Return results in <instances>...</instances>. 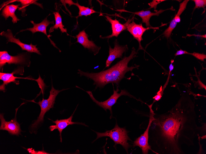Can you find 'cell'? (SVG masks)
Instances as JSON below:
<instances>
[{
  "label": "cell",
  "instance_id": "f546056e",
  "mask_svg": "<svg viewBox=\"0 0 206 154\" xmlns=\"http://www.w3.org/2000/svg\"><path fill=\"white\" fill-rule=\"evenodd\" d=\"M198 81L199 84L200 86L202 88H204L205 90H206V86L202 83L200 81V79Z\"/></svg>",
  "mask_w": 206,
  "mask_h": 154
},
{
  "label": "cell",
  "instance_id": "44dd1931",
  "mask_svg": "<svg viewBox=\"0 0 206 154\" xmlns=\"http://www.w3.org/2000/svg\"><path fill=\"white\" fill-rule=\"evenodd\" d=\"M74 5L77 6L79 10L78 15L76 17L77 19L80 17L90 16L93 14L97 12L92 8L80 5L77 1L76 3L74 2Z\"/></svg>",
  "mask_w": 206,
  "mask_h": 154
},
{
  "label": "cell",
  "instance_id": "ac0fdd59",
  "mask_svg": "<svg viewBox=\"0 0 206 154\" xmlns=\"http://www.w3.org/2000/svg\"><path fill=\"white\" fill-rule=\"evenodd\" d=\"M21 69H19L15 70L11 73H0V79L3 81V83L0 85V91H4L5 90V85L11 82H14L16 84H19L18 81L16 80L17 78H24L14 76V74L18 73Z\"/></svg>",
  "mask_w": 206,
  "mask_h": 154
},
{
  "label": "cell",
  "instance_id": "3957f363",
  "mask_svg": "<svg viewBox=\"0 0 206 154\" xmlns=\"http://www.w3.org/2000/svg\"><path fill=\"white\" fill-rule=\"evenodd\" d=\"M97 135L96 139L94 141L101 137L108 136L113 140L115 145L121 144L128 153V148L131 145L127 142L128 140H130L128 135V132L125 128H120L116 122L114 127L110 130L106 131L104 132H95Z\"/></svg>",
  "mask_w": 206,
  "mask_h": 154
},
{
  "label": "cell",
  "instance_id": "277c9868",
  "mask_svg": "<svg viewBox=\"0 0 206 154\" xmlns=\"http://www.w3.org/2000/svg\"><path fill=\"white\" fill-rule=\"evenodd\" d=\"M65 90H56L54 89L52 83V88L50 92V94L48 99H44L43 97L41 101L39 100L38 104L41 108V111L37 119L31 124L30 127L31 132L36 129L40 124L42 123L44 120V117L45 113L51 109L53 107L56 97L61 92Z\"/></svg>",
  "mask_w": 206,
  "mask_h": 154
},
{
  "label": "cell",
  "instance_id": "ffe728a7",
  "mask_svg": "<svg viewBox=\"0 0 206 154\" xmlns=\"http://www.w3.org/2000/svg\"><path fill=\"white\" fill-rule=\"evenodd\" d=\"M54 15L55 24L50 27L48 31L49 34L53 32L54 29H57L59 28L62 33H66L67 35V29L64 28V26L63 25L62 22V18L59 12H56L53 13Z\"/></svg>",
  "mask_w": 206,
  "mask_h": 154
},
{
  "label": "cell",
  "instance_id": "e0dca14e",
  "mask_svg": "<svg viewBox=\"0 0 206 154\" xmlns=\"http://www.w3.org/2000/svg\"><path fill=\"white\" fill-rule=\"evenodd\" d=\"M31 22L33 25V27L28 28L25 30H21L19 32L25 30L30 31L33 34L37 32H41L45 34L50 39V41L52 42V41H51L49 38V37L51 36L47 35L46 31V29L47 26L50 24H54V22L53 21H49L47 19V17H46L41 22L39 23H35L33 21H31Z\"/></svg>",
  "mask_w": 206,
  "mask_h": 154
},
{
  "label": "cell",
  "instance_id": "83f0119b",
  "mask_svg": "<svg viewBox=\"0 0 206 154\" xmlns=\"http://www.w3.org/2000/svg\"><path fill=\"white\" fill-rule=\"evenodd\" d=\"M162 92L159 90L157 93V94L153 97V98L155 101H158L162 97Z\"/></svg>",
  "mask_w": 206,
  "mask_h": 154
},
{
  "label": "cell",
  "instance_id": "7a4b0ae2",
  "mask_svg": "<svg viewBox=\"0 0 206 154\" xmlns=\"http://www.w3.org/2000/svg\"><path fill=\"white\" fill-rule=\"evenodd\" d=\"M137 53L135 49L133 47L129 56H124L122 60L108 69L98 73H91L78 69L77 73L80 77L84 76L93 80L96 89L104 88L110 83L119 85L120 81L126 77L125 75L127 72L138 68L137 65L130 67L128 66L130 61L136 57Z\"/></svg>",
  "mask_w": 206,
  "mask_h": 154
},
{
  "label": "cell",
  "instance_id": "ba28073f",
  "mask_svg": "<svg viewBox=\"0 0 206 154\" xmlns=\"http://www.w3.org/2000/svg\"><path fill=\"white\" fill-rule=\"evenodd\" d=\"M0 35L5 37L7 39L8 42L14 43L18 45L22 50L41 55L39 51L36 47V45H34L32 43L28 45L22 42L19 38L17 39L14 37L11 30L10 29L7 30L6 31H2L0 33Z\"/></svg>",
  "mask_w": 206,
  "mask_h": 154
},
{
  "label": "cell",
  "instance_id": "6da1fadb",
  "mask_svg": "<svg viewBox=\"0 0 206 154\" xmlns=\"http://www.w3.org/2000/svg\"><path fill=\"white\" fill-rule=\"evenodd\" d=\"M154 117L148 143L156 154H185L184 148L194 146L196 138L204 131L197 123L195 105L188 92L182 93L170 110Z\"/></svg>",
  "mask_w": 206,
  "mask_h": 154
},
{
  "label": "cell",
  "instance_id": "4fadbf2b",
  "mask_svg": "<svg viewBox=\"0 0 206 154\" xmlns=\"http://www.w3.org/2000/svg\"><path fill=\"white\" fill-rule=\"evenodd\" d=\"M189 0H185L179 4V6L177 13L171 22L169 26L162 34L164 37L168 39L170 37L171 33L176 26L178 23L180 22V15L184 10Z\"/></svg>",
  "mask_w": 206,
  "mask_h": 154
},
{
  "label": "cell",
  "instance_id": "603a6c76",
  "mask_svg": "<svg viewBox=\"0 0 206 154\" xmlns=\"http://www.w3.org/2000/svg\"><path fill=\"white\" fill-rule=\"evenodd\" d=\"M165 1L164 0H153L151 2L148 3V5L150 6L148 9L153 8L154 9V11L156 12L157 11L156 10L157 5L160 3Z\"/></svg>",
  "mask_w": 206,
  "mask_h": 154
},
{
  "label": "cell",
  "instance_id": "9c48e42d",
  "mask_svg": "<svg viewBox=\"0 0 206 154\" xmlns=\"http://www.w3.org/2000/svg\"><path fill=\"white\" fill-rule=\"evenodd\" d=\"M114 45L113 48L109 45V55L106 61L105 68H109L116 59L122 58L123 53L128 50L127 45H120L117 40H115Z\"/></svg>",
  "mask_w": 206,
  "mask_h": 154
},
{
  "label": "cell",
  "instance_id": "8fae6325",
  "mask_svg": "<svg viewBox=\"0 0 206 154\" xmlns=\"http://www.w3.org/2000/svg\"><path fill=\"white\" fill-rule=\"evenodd\" d=\"M76 38L77 39L76 42L80 43L84 48L93 52L95 55L98 53L101 49V47L97 46L93 41L89 39L88 36L84 30L80 31Z\"/></svg>",
  "mask_w": 206,
  "mask_h": 154
},
{
  "label": "cell",
  "instance_id": "7402d4cb",
  "mask_svg": "<svg viewBox=\"0 0 206 154\" xmlns=\"http://www.w3.org/2000/svg\"><path fill=\"white\" fill-rule=\"evenodd\" d=\"M192 1H193L195 4L194 10L196 8L199 9L200 8H202L204 9H205V7L206 6V0H192Z\"/></svg>",
  "mask_w": 206,
  "mask_h": 154
},
{
  "label": "cell",
  "instance_id": "d4e9b609",
  "mask_svg": "<svg viewBox=\"0 0 206 154\" xmlns=\"http://www.w3.org/2000/svg\"><path fill=\"white\" fill-rule=\"evenodd\" d=\"M35 0H13L11 2H20L22 4V6H25L30 4H35Z\"/></svg>",
  "mask_w": 206,
  "mask_h": 154
},
{
  "label": "cell",
  "instance_id": "5bb4252c",
  "mask_svg": "<svg viewBox=\"0 0 206 154\" xmlns=\"http://www.w3.org/2000/svg\"><path fill=\"white\" fill-rule=\"evenodd\" d=\"M105 16L111 24L112 32L111 35L102 37L103 38L109 39L113 37H117L122 31L127 29V25L128 23L134 19L133 18L131 19H129L125 23L122 24L116 19L113 20L108 15H105Z\"/></svg>",
  "mask_w": 206,
  "mask_h": 154
},
{
  "label": "cell",
  "instance_id": "d6986e66",
  "mask_svg": "<svg viewBox=\"0 0 206 154\" xmlns=\"http://www.w3.org/2000/svg\"><path fill=\"white\" fill-rule=\"evenodd\" d=\"M19 4H14L6 5L2 10V15L6 20L9 17L12 18V22L15 23L20 20L15 14L16 10L18 8Z\"/></svg>",
  "mask_w": 206,
  "mask_h": 154
},
{
  "label": "cell",
  "instance_id": "52a82bcc",
  "mask_svg": "<svg viewBox=\"0 0 206 154\" xmlns=\"http://www.w3.org/2000/svg\"><path fill=\"white\" fill-rule=\"evenodd\" d=\"M159 27H143L142 24H137L134 20L131 22H129L127 25V30L133 35L134 38L136 39L139 43V46L138 50H144L141 45V41L143 40L142 36L144 33L147 30L150 29H158Z\"/></svg>",
  "mask_w": 206,
  "mask_h": 154
},
{
  "label": "cell",
  "instance_id": "9a60e30c",
  "mask_svg": "<svg viewBox=\"0 0 206 154\" xmlns=\"http://www.w3.org/2000/svg\"><path fill=\"white\" fill-rule=\"evenodd\" d=\"M76 108L74 112L67 119H61L60 120L57 119L55 121H53V122L55 123L56 124V125H52L49 127V128L51 131H52L55 129H57L58 130L60 133V141L61 142H62L61 136L62 131L68 125L76 124H81L85 126H87L86 124L82 123L74 122L72 121L73 115L74 114L75 110H76Z\"/></svg>",
  "mask_w": 206,
  "mask_h": 154
},
{
  "label": "cell",
  "instance_id": "cb8c5ba5",
  "mask_svg": "<svg viewBox=\"0 0 206 154\" xmlns=\"http://www.w3.org/2000/svg\"><path fill=\"white\" fill-rule=\"evenodd\" d=\"M189 54L192 55L197 59L202 61H204V59L206 58V55L203 53L194 52L193 53H189Z\"/></svg>",
  "mask_w": 206,
  "mask_h": 154
},
{
  "label": "cell",
  "instance_id": "5b68a950",
  "mask_svg": "<svg viewBox=\"0 0 206 154\" xmlns=\"http://www.w3.org/2000/svg\"><path fill=\"white\" fill-rule=\"evenodd\" d=\"M113 94L109 98L105 101L101 102L95 99L93 96L92 92L89 91L86 92L89 95L91 99L97 105L102 108L106 111L107 109L109 110L111 115V116H112V107L116 103L117 100L120 96L122 95H126L131 98H134L133 96L130 95L129 93L125 90H121V92L120 93H118V92L119 91V90L118 87H117L116 90H115L113 89Z\"/></svg>",
  "mask_w": 206,
  "mask_h": 154
},
{
  "label": "cell",
  "instance_id": "8992f818",
  "mask_svg": "<svg viewBox=\"0 0 206 154\" xmlns=\"http://www.w3.org/2000/svg\"><path fill=\"white\" fill-rule=\"evenodd\" d=\"M153 104V103L150 105H148L150 110V114L149 123L146 129L143 134L135 140L133 143L134 147L138 146L141 148L143 154H148L149 150L153 152L148 143L149 129L150 124L154 119V116L155 114L152 109Z\"/></svg>",
  "mask_w": 206,
  "mask_h": 154
},
{
  "label": "cell",
  "instance_id": "f1b7e54d",
  "mask_svg": "<svg viewBox=\"0 0 206 154\" xmlns=\"http://www.w3.org/2000/svg\"><path fill=\"white\" fill-rule=\"evenodd\" d=\"M174 60H171V63L170 64L169 66V73L170 74V73L174 69V65H173L172 64L173 62H174Z\"/></svg>",
  "mask_w": 206,
  "mask_h": 154
},
{
  "label": "cell",
  "instance_id": "484cf974",
  "mask_svg": "<svg viewBox=\"0 0 206 154\" xmlns=\"http://www.w3.org/2000/svg\"><path fill=\"white\" fill-rule=\"evenodd\" d=\"M32 148H29L27 149L28 152L31 154H49L43 151H35L34 149H32Z\"/></svg>",
  "mask_w": 206,
  "mask_h": 154
},
{
  "label": "cell",
  "instance_id": "7c38bea8",
  "mask_svg": "<svg viewBox=\"0 0 206 154\" xmlns=\"http://www.w3.org/2000/svg\"><path fill=\"white\" fill-rule=\"evenodd\" d=\"M26 61L25 56L23 54L12 56L9 54L6 51L0 52V68L6 63L8 64H23L25 63Z\"/></svg>",
  "mask_w": 206,
  "mask_h": 154
},
{
  "label": "cell",
  "instance_id": "4316f807",
  "mask_svg": "<svg viewBox=\"0 0 206 154\" xmlns=\"http://www.w3.org/2000/svg\"><path fill=\"white\" fill-rule=\"evenodd\" d=\"M189 53L187 52L185 50H184L181 49L177 50L176 53L175 54V56H177L180 55L184 54H189Z\"/></svg>",
  "mask_w": 206,
  "mask_h": 154
},
{
  "label": "cell",
  "instance_id": "2e32d148",
  "mask_svg": "<svg viewBox=\"0 0 206 154\" xmlns=\"http://www.w3.org/2000/svg\"><path fill=\"white\" fill-rule=\"evenodd\" d=\"M174 10L173 7L172 6L171 8L167 9L165 10L160 9L159 11L155 12H151L150 10H147L144 11L142 10L138 12H132L127 11L124 10H117L118 11L126 12L131 13L133 14H136L139 16L142 19V22L145 23L147 28V27H152L150 25V18L154 16H159V15L164 12V11L168 10Z\"/></svg>",
  "mask_w": 206,
  "mask_h": 154
},
{
  "label": "cell",
  "instance_id": "30bf717a",
  "mask_svg": "<svg viewBox=\"0 0 206 154\" xmlns=\"http://www.w3.org/2000/svg\"><path fill=\"white\" fill-rule=\"evenodd\" d=\"M16 111L14 118L9 121L5 120L3 114H0L1 124L0 129L1 130H6L10 134L12 135L19 136L20 134L21 130L19 124L16 120Z\"/></svg>",
  "mask_w": 206,
  "mask_h": 154
}]
</instances>
